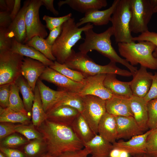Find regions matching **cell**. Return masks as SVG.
<instances>
[{
    "instance_id": "cell-18",
    "label": "cell",
    "mask_w": 157,
    "mask_h": 157,
    "mask_svg": "<svg viewBox=\"0 0 157 157\" xmlns=\"http://www.w3.org/2000/svg\"><path fill=\"white\" fill-rule=\"evenodd\" d=\"M47 119L61 124L71 126L74 121L81 113L72 107L63 106L47 112Z\"/></svg>"
},
{
    "instance_id": "cell-29",
    "label": "cell",
    "mask_w": 157,
    "mask_h": 157,
    "mask_svg": "<svg viewBox=\"0 0 157 157\" xmlns=\"http://www.w3.org/2000/svg\"><path fill=\"white\" fill-rule=\"evenodd\" d=\"M19 88L22 96L23 102L25 108L29 115H32V110L34 94L26 80L21 75L15 82Z\"/></svg>"
},
{
    "instance_id": "cell-32",
    "label": "cell",
    "mask_w": 157,
    "mask_h": 157,
    "mask_svg": "<svg viewBox=\"0 0 157 157\" xmlns=\"http://www.w3.org/2000/svg\"><path fill=\"white\" fill-rule=\"evenodd\" d=\"M31 116L22 113L14 111L8 108L0 107V122L19 123L27 124L30 122Z\"/></svg>"
},
{
    "instance_id": "cell-33",
    "label": "cell",
    "mask_w": 157,
    "mask_h": 157,
    "mask_svg": "<svg viewBox=\"0 0 157 157\" xmlns=\"http://www.w3.org/2000/svg\"><path fill=\"white\" fill-rule=\"evenodd\" d=\"M25 44L34 48L50 60L54 61L56 60V58L52 53V46L49 44L44 38L35 36Z\"/></svg>"
},
{
    "instance_id": "cell-48",
    "label": "cell",
    "mask_w": 157,
    "mask_h": 157,
    "mask_svg": "<svg viewBox=\"0 0 157 157\" xmlns=\"http://www.w3.org/2000/svg\"><path fill=\"white\" fill-rule=\"evenodd\" d=\"M88 151L85 148L74 151L64 153L57 157H89Z\"/></svg>"
},
{
    "instance_id": "cell-35",
    "label": "cell",
    "mask_w": 157,
    "mask_h": 157,
    "mask_svg": "<svg viewBox=\"0 0 157 157\" xmlns=\"http://www.w3.org/2000/svg\"><path fill=\"white\" fill-rule=\"evenodd\" d=\"M54 62V64L49 67L74 81L85 82L86 77L81 72L69 68L64 64H60L56 60Z\"/></svg>"
},
{
    "instance_id": "cell-37",
    "label": "cell",
    "mask_w": 157,
    "mask_h": 157,
    "mask_svg": "<svg viewBox=\"0 0 157 157\" xmlns=\"http://www.w3.org/2000/svg\"><path fill=\"white\" fill-rule=\"evenodd\" d=\"M34 126L33 124H21L16 125L15 129L16 132L24 136L28 141L32 139H43L41 134L34 128Z\"/></svg>"
},
{
    "instance_id": "cell-7",
    "label": "cell",
    "mask_w": 157,
    "mask_h": 157,
    "mask_svg": "<svg viewBox=\"0 0 157 157\" xmlns=\"http://www.w3.org/2000/svg\"><path fill=\"white\" fill-rule=\"evenodd\" d=\"M131 13L130 29L131 33H142L148 30V25L157 0H129Z\"/></svg>"
},
{
    "instance_id": "cell-2",
    "label": "cell",
    "mask_w": 157,
    "mask_h": 157,
    "mask_svg": "<svg viewBox=\"0 0 157 157\" xmlns=\"http://www.w3.org/2000/svg\"><path fill=\"white\" fill-rule=\"evenodd\" d=\"M83 32L85 38L83 42L79 47L80 51L87 54L90 51L96 50L108 58L111 62L120 63L126 67L132 75L137 71V67L131 65L125 59L119 56L113 47L110 40L111 37L113 35L112 26L100 33H95L93 28Z\"/></svg>"
},
{
    "instance_id": "cell-36",
    "label": "cell",
    "mask_w": 157,
    "mask_h": 157,
    "mask_svg": "<svg viewBox=\"0 0 157 157\" xmlns=\"http://www.w3.org/2000/svg\"><path fill=\"white\" fill-rule=\"evenodd\" d=\"M43 139H36L26 144L24 147V153L26 157H37L44 150ZM47 152V151H46Z\"/></svg>"
},
{
    "instance_id": "cell-42",
    "label": "cell",
    "mask_w": 157,
    "mask_h": 157,
    "mask_svg": "<svg viewBox=\"0 0 157 157\" xmlns=\"http://www.w3.org/2000/svg\"><path fill=\"white\" fill-rule=\"evenodd\" d=\"M27 141L16 134L10 135L3 140L0 143V146L8 148L14 147L23 145Z\"/></svg>"
},
{
    "instance_id": "cell-58",
    "label": "cell",
    "mask_w": 157,
    "mask_h": 157,
    "mask_svg": "<svg viewBox=\"0 0 157 157\" xmlns=\"http://www.w3.org/2000/svg\"><path fill=\"white\" fill-rule=\"evenodd\" d=\"M0 157H6L1 152H0Z\"/></svg>"
},
{
    "instance_id": "cell-43",
    "label": "cell",
    "mask_w": 157,
    "mask_h": 157,
    "mask_svg": "<svg viewBox=\"0 0 157 157\" xmlns=\"http://www.w3.org/2000/svg\"><path fill=\"white\" fill-rule=\"evenodd\" d=\"M132 41H148L154 44L156 48L153 54L154 56L157 58V33L148 31L140 34L138 36L133 37Z\"/></svg>"
},
{
    "instance_id": "cell-40",
    "label": "cell",
    "mask_w": 157,
    "mask_h": 157,
    "mask_svg": "<svg viewBox=\"0 0 157 157\" xmlns=\"http://www.w3.org/2000/svg\"><path fill=\"white\" fill-rule=\"evenodd\" d=\"M146 154L152 156L157 155V128L151 129L147 137Z\"/></svg>"
},
{
    "instance_id": "cell-46",
    "label": "cell",
    "mask_w": 157,
    "mask_h": 157,
    "mask_svg": "<svg viewBox=\"0 0 157 157\" xmlns=\"http://www.w3.org/2000/svg\"><path fill=\"white\" fill-rule=\"evenodd\" d=\"M16 126L10 123L0 122V140L16 132L15 129Z\"/></svg>"
},
{
    "instance_id": "cell-28",
    "label": "cell",
    "mask_w": 157,
    "mask_h": 157,
    "mask_svg": "<svg viewBox=\"0 0 157 157\" xmlns=\"http://www.w3.org/2000/svg\"><path fill=\"white\" fill-rule=\"evenodd\" d=\"M70 126L83 144L90 141L95 135L81 113L75 118Z\"/></svg>"
},
{
    "instance_id": "cell-45",
    "label": "cell",
    "mask_w": 157,
    "mask_h": 157,
    "mask_svg": "<svg viewBox=\"0 0 157 157\" xmlns=\"http://www.w3.org/2000/svg\"><path fill=\"white\" fill-rule=\"evenodd\" d=\"M157 98V72L153 75L151 84L150 89L144 98L147 102L150 100Z\"/></svg>"
},
{
    "instance_id": "cell-16",
    "label": "cell",
    "mask_w": 157,
    "mask_h": 157,
    "mask_svg": "<svg viewBox=\"0 0 157 157\" xmlns=\"http://www.w3.org/2000/svg\"><path fill=\"white\" fill-rule=\"evenodd\" d=\"M47 67L38 60L28 57L24 58L21 67V74L33 92L38 80Z\"/></svg>"
},
{
    "instance_id": "cell-39",
    "label": "cell",
    "mask_w": 157,
    "mask_h": 157,
    "mask_svg": "<svg viewBox=\"0 0 157 157\" xmlns=\"http://www.w3.org/2000/svg\"><path fill=\"white\" fill-rule=\"evenodd\" d=\"M72 14L70 13L62 17H53L44 15L43 20L46 23V27L50 31L53 29L61 26L66 21L72 18Z\"/></svg>"
},
{
    "instance_id": "cell-22",
    "label": "cell",
    "mask_w": 157,
    "mask_h": 157,
    "mask_svg": "<svg viewBox=\"0 0 157 157\" xmlns=\"http://www.w3.org/2000/svg\"><path fill=\"white\" fill-rule=\"evenodd\" d=\"M92 157H109L113 148V144L99 134L95 135L90 141L83 144Z\"/></svg>"
},
{
    "instance_id": "cell-26",
    "label": "cell",
    "mask_w": 157,
    "mask_h": 157,
    "mask_svg": "<svg viewBox=\"0 0 157 157\" xmlns=\"http://www.w3.org/2000/svg\"><path fill=\"white\" fill-rule=\"evenodd\" d=\"M64 4L69 6L73 9L82 13L92 10H99L107 5L106 0H66L60 1L58 3L59 8Z\"/></svg>"
},
{
    "instance_id": "cell-49",
    "label": "cell",
    "mask_w": 157,
    "mask_h": 157,
    "mask_svg": "<svg viewBox=\"0 0 157 157\" xmlns=\"http://www.w3.org/2000/svg\"><path fill=\"white\" fill-rule=\"evenodd\" d=\"M62 25L49 31V33L46 40L49 45L52 46L56 39L60 35Z\"/></svg>"
},
{
    "instance_id": "cell-15",
    "label": "cell",
    "mask_w": 157,
    "mask_h": 157,
    "mask_svg": "<svg viewBox=\"0 0 157 157\" xmlns=\"http://www.w3.org/2000/svg\"><path fill=\"white\" fill-rule=\"evenodd\" d=\"M119 0H115L111 6L108 8L102 10L93 9L90 10L85 14L84 17L76 23L79 27L87 23H92L95 26H102L107 24L110 21L111 15L114 12Z\"/></svg>"
},
{
    "instance_id": "cell-44",
    "label": "cell",
    "mask_w": 157,
    "mask_h": 157,
    "mask_svg": "<svg viewBox=\"0 0 157 157\" xmlns=\"http://www.w3.org/2000/svg\"><path fill=\"white\" fill-rule=\"evenodd\" d=\"M11 84L0 85V107L5 108L9 106Z\"/></svg>"
},
{
    "instance_id": "cell-30",
    "label": "cell",
    "mask_w": 157,
    "mask_h": 157,
    "mask_svg": "<svg viewBox=\"0 0 157 157\" xmlns=\"http://www.w3.org/2000/svg\"><path fill=\"white\" fill-rule=\"evenodd\" d=\"M63 106H67L74 108L81 113L83 109L82 97L78 93L69 92L57 99L52 104L47 111Z\"/></svg>"
},
{
    "instance_id": "cell-20",
    "label": "cell",
    "mask_w": 157,
    "mask_h": 157,
    "mask_svg": "<svg viewBox=\"0 0 157 157\" xmlns=\"http://www.w3.org/2000/svg\"><path fill=\"white\" fill-rule=\"evenodd\" d=\"M30 0L24 1L22 7L8 28L10 34L18 42L25 44L26 37L25 17Z\"/></svg>"
},
{
    "instance_id": "cell-5",
    "label": "cell",
    "mask_w": 157,
    "mask_h": 157,
    "mask_svg": "<svg viewBox=\"0 0 157 157\" xmlns=\"http://www.w3.org/2000/svg\"><path fill=\"white\" fill-rule=\"evenodd\" d=\"M120 54L132 65L138 64L152 69H157V58L153 54L156 46L152 43L141 41L135 42L119 43L117 44Z\"/></svg>"
},
{
    "instance_id": "cell-52",
    "label": "cell",
    "mask_w": 157,
    "mask_h": 157,
    "mask_svg": "<svg viewBox=\"0 0 157 157\" xmlns=\"http://www.w3.org/2000/svg\"><path fill=\"white\" fill-rule=\"evenodd\" d=\"M21 0H15L14 6L10 15L12 21L14 19L20 9Z\"/></svg>"
},
{
    "instance_id": "cell-27",
    "label": "cell",
    "mask_w": 157,
    "mask_h": 157,
    "mask_svg": "<svg viewBox=\"0 0 157 157\" xmlns=\"http://www.w3.org/2000/svg\"><path fill=\"white\" fill-rule=\"evenodd\" d=\"M36 85L39 89L43 108L46 113L57 99L69 92L63 90L56 91L52 90L44 84L39 78L37 81Z\"/></svg>"
},
{
    "instance_id": "cell-12",
    "label": "cell",
    "mask_w": 157,
    "mask_h": 157,
    "mask_svg": "<svg viewBox=\"0 0 157 157\" xmlns=\"http://www.w3.org/2000/svg\"><path fill=\"white\" fill-rule=\"evenodd\" d=\"M106 74H100L86 77L84 86L79 93L81 97L90 95L106 100L117 95L106 88L104 81Z\"/></svg>"
},
{
    "instance_id": "cell-57",
    "label": "cell",
    "mask_w": 157,
    "mask_h": 157,
    "mask_svg": "<svg viewBox=\"0 0 157 157\" xmlns=\"http://www.w3.org/2000/svg\"><path fill=\"white\" fill-rule=\"evenodd\" d=\"M41 157H55L49 154H46L45 155Z\"/></svg>"
},
{
    "instance_id": "cell-9",
    "label": "cell",
    "mask_w": 157,
    "mask_h": 157,
    "mask_svg": "<svg viewBox=\"0 0 157 157\" xmlns=\"http://www.w3.org/2000/svg\"><path fill=\"white\" fill-rule=\"evenodd\" d=\"M83 109L81 113L95 135L98 134V127L102 117L106 112V101L92 95L82 97Z\"/></svg>"
},
{
    "instance_id": "cell-19",
    "label": "cell",
    "mask_w": 157,
    "mask_h": 157,
    "mask_svg": "<svg viewBox=\"0 0 157 157\" xmlns=\"http://www.w3.org/2000/svg\"><path fill=\"white\" fill-rule=\"evenodd\" d=\"M130 98L116 95L106 100V112L115 116H133Z\"/></svg>"
},
{
    "instance_id": "cell-14",
    "label": "cell",
    "mask_w": 157,
    "mask_h": 157,
    "mask_svg": "<svg viewBox=\"0 0 157 157\" xmlns=\"http://www.w3.org/2000/svg\"><path fill=\"white\" fill-rule=\"evenodd\" d=\"M147 68L140 66V69L132 75L133 79L130 81V86L133 96L144 98L150 89L153 75L148 72Z\"/></svg>"
},
{
    "instance_id": "cell-51",
    "label": "cell",
    "mask_w": 157,
    "mask_h": 157,
    "mask_svg": "<svg viewBox=\"0 0 157 157\" xmlns=\"http://www.w3.org/2000/svg\"><path fill=\"white\" fill-rule=\"evenodd\" d=\"M41 1L43 5L45 7L47 10H49L56 16L59 14V12L54 7L53 0H41Z\"/></svg>"
},
{
    "instance_id": "cell-54",
    "label": "cell",
    "mask_w": 157,
    "mask_h": 157,
    "mask_svg": "<svg viewBox=\"0 0 157 157\" xmlns=\"http://www.w3.org/2000/svg\"><path fill=\"white\" fill-rule=\"evenodd\" d=\"M0 11L8 12V7L5 0H0Z\"/></svg>"
},
{
    "instance_id": "cell-34",
    "label": "cell",
    "mask_w": 157,
    "mask_h": 157,
    "mask_svg": "<svg viewBox=\"0 0 157 157\" xmlns=\"http://www.w3.org/2000/svg\"><path fill=\"white\" fill-rule=\"evenodd\" d=\"M19 88L15 83L11 84L9 104L7 108L31 116L25 108L23 101L19 95Z\"/></svg>"
},
{
    "instance_id": "cell-10",
    "label": "cell",
    "mask_w": 157,
    "mask_h": 157,
    "mask_svg": "<svg viewBox=\"0 0 157 157\" xmlns=\"http://www.w3.org/2000/svg\"><path fill=\"white\" fill-rule=\"evenodd\" d=\"M42 5L41 0H30L25 17L26 33L25 43L35 36L44 38L48 35L46 26L42 23L39 17V9Z\"/></svg>"
},
{
    "instance_id": "cell-11",
    "label": "cell",
    "mask_w": 157,
    "mask_h": 157,
    "mask_svg": "<svg viewBox=\"0 0 157 157\" xmlns=\"http://www.w3.org/2000/svg\"><path fill=\"white\" fill-rule=\"evenodd\" d=\"M39 78L54 84L60 90L72 93H79L83 88L85 82L74 81L49 66L46 67Z\"/></svg>"
},
{
    "instance_id": "cell-13",
    "label": "cell",
    "mask_w": 157,
    "mask_h": 157,
    "mask_svg": "<svg viewBox=\"0 0 157 157\" xmlns=\"http://www.w3.org/2000/svg\"><path fill=\"white\" fill-rule=\"evenodd\" d=\"M151 130L143 134L133 137L126 141L115 142L113 148L127 153L131 156H142L146 154V140Z\"/></svg>"
},
{
    "instance_id": "cell-23",
    "label": "cell",
    "mask_w": 157,
    "mask_h": 157,
    "mask_svg": "<svg viewBox=\"0 0 157 157\" xmlns=\"http://www.w3.org/2000/svg\"><path fill=\"white\" fill-rule=\"evenodd\" d=\"M10 50L13 52L24 56L40 61L47 66L49 67L54 64V62L48 59L34 48L18 42L14 38L12 39V45Z\"/></svg>"
},
{
    "instance_id": "cell-17",
    "label": "cell",
    "mask_w": 157,
    "mask_h": 157,
    "mask_svg": "<svg viewBox=\"0 0 157 157\" xmlns=\"http://www.w3.org/2000/svg\"><path fill=\"white\" fill-rule=\"evenodd\" d=\"M117 124V139H128L143 134L133 116H115Z\"/></svg>"
},
{
    "instance_id": "cell-38",
    "label": "cell",
    "mask_w": 157,
    "mask_h": 157,
    "mask_svg": "<svg viewBox=\"0 0 157 157\" xmlns=\"http://www.w3.org/2000/svg\"><path fill=\"white\" fill-rule=\"evenodd\" d=\"M148 120V126L150 130L157 128V98L147 103Z\"/></svg>"
},
{
    "instance_id": "cell-55",
    "label": "cell",
    "mask_w": 157,
    "mask_h": 157,
    "mask_svg": "<svg viewBox=\"0 0 157 157\" xmlns=\"http://www.w3.org/2000/svg\"><path fill=\"white\" fill-rule=\"evenodd\" d=\"M142 157H157V155L152 156L145 154L142 156Z\"/></svg>"
},
{
    "instance_id": "cell-3",
    "label": "cell",
    "mask_w": 157,
    "mask_h": 157,
    "mask_svg": "<svg viewBox=\"0 0 157 157\" xmlns=\"http://www.w3.org/2000/svg\"><path fill=\"white\" fill-rule=\"evenodd\" d=\"M93 28V25L91 23L79 28L76 26L73 18L64 22L60 35L52 46V53L56 61L60 64H64L71 56L73 47L82 38V33Z\"/></svg>"
},
{
    "instance_id": "cell-50",
    "label": "cell",
    "mask_w": 157,
    "mask_h": 157,
    "mask_svg": "<svg viewBox=\"0 0 157 157\" xmlns=\"http://www.w3.org/2000/svg\"><path fill=\"white\" fill-rule=\"evenodd\" d=\"M10 13L7 11H0V27L8 28L12 22Z\"/></svg>"
},
{
    "instance_id": "cell-31",
    "label": "cell",
    "mask_w": 157,
    "mask_h": 157,
    "mask_svg": "<svg viewBox=\"0 0 157 157\" xmlns=\"http://www.w3.org/2000/svg\"><path fill=\"white\" fill-rule=\"evenodd\" d=\"M34 92L35 98L32 108L31 118L33 125L38 127L47 119V116L43 108L39 91L37 85Z\"/></svg>"
},
{
    "instance_id": "cell-56",
    "label": "cell",
    "mask_w": 157,
    "mask_h": 157,
    "mask_svg": "<svg viewBox=\"0 0 157 157\" xmlns=\"http://www.w3.org/2000/svg\"><path fill=\"white\" fill-rule=\"evenodd\" d=\"M154 13H157V3L154 8Z\"/></svg>"
},
{
    "instance_id": "cell-1",
    "label": "cell",
    "mask_w": 157,
    "mask_h": 157,
    "mask_svg": "<svg viewBox=\"0 0 157 157\" xmlns=\"http://www.w3.org/2000/svg\"><path fill=\"white\" fill-rule=\"evenodd\" d=\"M37 129L42 136L47 154L57 157L65 152L84 147L70 126L47 119Z\"/></svg>"
},
{
    "instance_id": "cell-24",
    "label": "cell",
    "mask_w": 157,
    "mask_h": 157,
    "mask_svg": "<svg viewBox=\"0 0 157 157\" xmlns=\"http://www.w3.org/2000/svg\"><path fill=\"white\" fill-rule=\"evenodd\" d=\"M98 132L99 135L111 143L115 142L117 129L115 117L106 112L99 122Z\"/></svg>"
},
{
    "instance_id": "cell-47",
    "label": "cell",
    "mask_w": 157,
    "mask_h": 157,
    "mask_svg": "<svg viewBox=\"0 0 157 157\" xmlns=\"http://www.w3.org/2000/svg\"><path fill=\"white\" fill-rule=\"evenodd\" d=\"M0 150L6 157H26L24 153L17 149L0 146Z\"/></svg>"
},
{
    "instance_id": "cell-8",
    "label": "cell",
    "mask_w": 157,
    "mask_h": 157,
    "mask_svg": "<svg viewBox=\"0 0 157 157\" xmlns=\"http://www.w3.org/2000/svg\"><path fill=\"white\" fill-rule=\"evenodd\" d=\"M24 56L10 50L0 52V85L15 83L20 76Z\"/></svg>"
},
{
    "instance_id": "cell-6",
    "label": "cell",
    "mask_w": 157,
    "mask_h": 157,
    "mask_svg": "<svg viewBox=\"0 0 157 157\" xmlns=\"http://www.w3.org/2000/svg\"><path fill=\"white\" fill-rule=\"evenodd\" d=\"M131 17L129 0H119L110 20L117 43L132 41L130 29Z\"/></svg>"
},
{
    "instance_id": "cell-41",
    "label": "cell",
    "mask_w": 157,
    "mask_h": 157,
    "mask_svg": "<svg viewBox=\"0 0 157 157\" xmlns=\"http://www.w3.org/2000/svg\"><path fill=\"white\" fill-rule=\"evenodd\" d=\"M13 38L8 28L0 27V52L10 49Z\"/></svg>"
},
{
    "instance_id": "cell-21",
    "label": "cell",
    "mask_w": 157,
    "mask_h": 157,
    "mask_svg": "<svg viewBox=\"0 0 157 157\" xmlns=\"http://www.w3.org/2000/svg\"><path fill=\"white\" fill-rule=\"evenodd\" d=\"M130 100L134 118L142 131H146L149 129L147 102L144 98L133 95L130 98Z\"/></svg>"
},
{
    "instance_id": "cell-59",
    "label": "cell",
    "mask_w": 157,
    "mask_h": 157,
    "mask_svg": "<svg viewBox=\"0 0 157 157\" xmlns=\"http://www.w3.org/2000/svg\"><path fill=\"white\" fill-rule=\"evenodd\" d=\"M129 157H142V156H131Z\"/></svg>"
},
{
    "instance_id": "cell-4",
    "label": "cell",
    "mask_w": 157,
    "mask_h": 157,
    "mask_svg": "<svg viewBox=\"0 0 157 157\" xmlns=\"http://www.w3.org/2000/svg\"><path fill=\"white\" fill-rule=\"evenodd\" d=\"M64 64L69 68L81 72L86 77L100 74H113L127 77L132 76L130 71L119 68L115 63L110 61L106 65H99L87 54L80 51L76 52L73 49L71 56Z\"/></svg>"
},
{
    "instance_id": "cell-53",
    "label": "cell",
    "mask_w": 157,
    "mask_h": 157,
    "mask_svg": "<svg viewBox=\"0 0 157 157\" xmlns=\"http://www.w3.org/2000/svg\"><path fill=\"white\" fill-rule=\"evenodd\" d=\"M7 6L8 12L11 13L13 9L14 3V0H5Z\"/></svg>"
},
{
    "instance_id": "cell-25",
    "label": "cell",
    "mask_w": 157,
    "mask_h": 157,
    "mask_svg": "<svg viewBox=\"0 0 157 157\" xmlns=\"http://www.w3.org/2000/svg\"><path fill=\"white\" fill-rule=\"evenodd\" d=\"M104 86L113 94L130 98L133 96L130 82L120 81L116 78V74H107L104 81Z\"/></svg>"
}]
</instances>
